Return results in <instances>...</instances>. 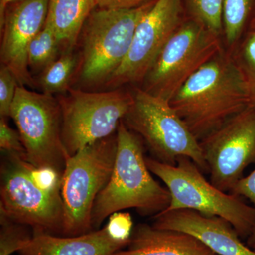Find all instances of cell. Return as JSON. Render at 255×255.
I'll return each instance as SVG.
<instances>
[{
  "instance_id": "7a4b0ae2",
  "label": "cell",
  "mask_w": 255,
  "mask_h": 255,
  "mask_svg": "<svg viewBox=\"0 0 255 255\" xmlns=\"http://www.w3.org/2000/svg\"><path fill=\"white\" fill-rule=\"evenodd\" d=\"M117 151L112 175L99 194L92 211L93 231L111 215L134 209L142 216H154L167 210L170 193L152 177L144 154L141 137L126 126L117 130Z\"/></svg>"
},
{
  "instance_id": "4dcf8cb0",
  "label": "cell",
  "mask_w": 255,
  "mask_h": 255,
  "mask_svg": "<svg viewBox=\"0 0 255 255\" xmlns=\"http://www.w3.org/2000/svg\"><path fill=\"white\" fill-rule=\"evenodd\" d=\"M253 249L255 251V246H253Z\"/></svg>"
},
{
  "instance_id": "5b68a950",
  "label": "cell",
  "mask_w": 255,
  "mask_h": 255,
  "mask_svg": "<svg viewBox=\"0 0 255 255\" xmlns=\"http://www.w3.org/2000/svg\"><path fill=\"white\" fill-rule=\"evenodd\" d=\"M117 151L116 132L82 147L67 159L60 184L65 213L62 236L73 237L93 231L92 209L110 180Z\"/></svg>"
},
{
  "instance_id": "e0dca14e",
  "label": "cell",
  "mask_w": 255,
  "mask_h": 255,
  "mask_svg": "<svg viewBox=\"0 0 255 255\" xmlns=\"http://www.w3.org/2000/svg\"><path fill=\"white\" fill-rule=\"evenodd\" d=\"M95 6V0H49L46 22L59 41L61 54L74 50L82 27Z\"/></svg>"
},
{
  "instance_id": "f1b7e54d",
  "label": "cell",
  "mask_w": 255,
  "mask_h": 255,
  "mask_svg": "<svg viewBox=\"0 0 255 255\" xmlns=\"http://www.w3.org/2000/svg\"><path fill=\"white\" fill-rule=\"evenodd\" d=\"M16 0H1L0 4V26H2L4 23L5 15H6V9L7 5Z\"/></svg>"
},
{
  "instance_id": "ba28073f",
  "label": "cell",
  "mask_w": 255,
  "mask_h": 255,
  "mask_svg": "<svg viewBox=\"0 0 255 255\" xmlns=\"http://www.w3.org/2000/svg\"><path fill=\"white\" fill-rule=\"evenodd\" d=\"M223 50L220 37L192 18H186L161 50L140 88L169 102L196 72Z\"/></svg>"
},
{
  "instance_id": "603a6c76",
  "label": "cell",
  "mask_w": 255,
  "mask_h": 255,
  "mask_svg": "<svg viewBox=\"0 0 255 255\" xmlns=\"http://www.w3.org/2000/svg\"><path fill=\"white\" fill-rule=\"evenodd\" d=\"M0 255L18 253L33 237L31 228L14 222L3 215H0Z\"/></svg>"
},
{
  "instance_id": "4fadbf2b",
  "label": "cell",
  "mask_w": 255,
  "mask_h": 255,
  "mask_svg": "<svg viewBox=\"0 0 255 255\" xmlns=\"http://www.w3.org/2000/svg\"><path fill=\"white\" fill-rule=\"evenodd\" d=\"M49 0H23L5 15L1 26V65L9 69L21 86L33 87L28 66L30 43L44 27Z\"/></svg>"
},
{
  "instance_id": "8fae6325",
  "label": "cell",
  "mask_w": 255,
  "mask_h": 255,
  "mask_svg": "<svg viewBox=\"0 0 255 255\" xmlns=\"http://www.w3.org/2000/svg\"><path fill=\"white\" fill-rule=\"evenodd\" d=\"M199 142L210 182L231 192L245 169L255 164V106H248Z\"/></svg>"
},
{
  "instance_id": "ac0fdd59",
  "label": "cell",
  "mask_w": 255,
  "mask_h": 255,
  "mask_svg": "<svg viewBox=\"0 0 255 255\" xmlns=\"http://www.w3.org/2000/svg\"><path fill=\"white\" fill-rule=\"evenodd\" d=\"M80 56L74 50L62 53L53 63L41 73L39 85L43 93L53 95H65L71 89V82L75 77Z\"/></svg>"
},
{
  "instance_id": "cb8c5ba5",
  "label": "cell",
  "mask_w": 255,
  "mask_h": 255,
  "mask_svg": "<svg viewBox=\"0 0 255 255\" xmlns=\"http://www.w3.org/2000/svg\"><path fill=\"white\" fill-rule=\"evenodd\" d=\"M19 86L17 79L12 72L4 65L0 68V117H10L11 105L14 102L16 90Z\"/></svg>"
},
{
  "instance_id": "30bf717a",
  "label": "cell",
  "mask_w": 255,
  "mask_h": 255,
  "mask_svg": "<svg viewBox=\"0 0 255 255\" xmlns=\"http://www.w3.org/2000/svg\"><path fill=\"white\" fill-rule=\"evenodd\" d=\"M10 118L17 127L28 162L63 175L69 157L62 138V113L58 99L19 85Z\"/></svg>"
},
{
  "instance_id": "3957f363",
  "label": "cell",
  "mask_w": 255,
  "mask_h": 255,
  "mask_svg": "<svg viewBox=\"0 0 255 255\" xmlns=\"http://www.w3.org/2000/svg\"><path fill=\"white\" fill-rule=\"evenodd\" d=\"M154 0L132 9L93 10L78 41L80 60L75 77L82 88L105 85L127 58L139 21Z\"/></svg>"
},
{
  "instance_id": "6da1fadb",
  "label": "cell",
  "mask_w": 255,
  "mask_h": 255,
  "mask_svg": "<svg viewBox=\"0 0 255 255\" xmlns=\"http://www.w3.org/2000/svg\"><path fill=\"white\" fill-rule=\"evenodd\" d=\"M199 142L249 106L232 53L223 49L191 77L169 101Z\"/></svg>"
},
{
  "instance_id": "f546056e",
  "label": "cell",
  "mask_w": 255,
  "mask_h": 255,
  "mask_svg": "<svg viewBox=\"0 0 255 255\" xmlns=\"http://www.w3.org/2000/svg\"><path fill=\"white\" fill-rule=\"evenodd\" d=\"M247 245L251 248L255 246V226L249 237L247 238Z\"/></svg>"
},
{
  "instance_id": "7c38bea8",
  "label": "cell",
  "mask_w": 255,
  "mask_h": 255,
  "mask_svg": "<svg viewBox=\"0 0 255 255\" xmlns=\"http://www.w3.org/2000/svg\"><path fill=\"white\" fill-rule=\"evenodd\" d=\"M184 9L183 0H154L137 24L127 58L105 86L115 89L126 84L141 83L161 50L182 24Z\"/></svg>"
},
{
  "instance_id": "9c48e42d",
  "label": "cell",
  "mask_w": 255,
  "mask_h": 255,
  "mask_svg": "<svg viewBox=\"0 0 255 255\" xmlns=\"http://www.w3.org/2000/svg\"><path fill=\"white\" fill-rule=\"evenodd\" d=\"M62 138L68 157L117 132L132 103V92H91L71 88L58 97Z\"/></svg>"
},
{
  "instance_id": "d4e9b609",
  "label": "cell",
  "mask_w": 255,
  "mask_h": 255,
  "mask_svg": "<svg viewBox=\"0 0 255 255\" xmlns=\"http://www.w3.org/2000/svg\"><path fill=\"white\" fill-rule=\"evenodd\" d=\"M108 219L105 227L111 237L115 241L128 245L134 229L133 221L130 214L119 211L111 215Z\"/></svg>"
},
{
  "instance_id": "52a82bcc",
  "label": "cell",
  "mask_w": 255,
  "mask_h": 255,
  "mask_svg": "<svg viewBox=\"0 0 255 255\" xmlns=\"http://www.w3.org/2000/svg\"><path fill=\"white\" fill-rule=\"evenodd\" d=\"M2 153L0 215L28 226L33 233L62 236L65 213L60 189L48 190L38 186L24 156Z\"/></svg>"
},
{
  "instance_id": "ffe728a7",
  "label": "cell",
  "mask_w": 255,
  "mask_h": 255,
  "mask_svg": "<svg viewBox=\"0 0 255 255\" xmlns=\"http://www.w3.org/2000/svg\"><path fill=\"white\" fill-rule=\"evenodd\" d=\"M253 0H223V35L226 45L237 44L249 15Z\"/></svg>"
},
{
  "instance_id": "8992f818",
  "label": "cell",
  "mask_w": 255,
  "mask_h": 255,
  "mask_svg": "<svg viewBox=\"0 0 255 255\" xmlns=\"http://www.w3.org/2000/svg\"><path fill=\"white\" fill-rule=\"evenodd\" d=\"M132 95V105L123 121L141 137L152 157L169 165L176 164L180 157H187L203 172H209L200 142L169 102L140 87L134 89Z\"/></svg>"
},
{
  "instance_id": "44dd1931",
  "label": "cell",
  "mask_w": 255,
  "mask_h": 255,
  "mask_svg": "<svg viewBox=\"0 0 255 255\" xmlns=\"http://www.w3.org/2000/svg\"><path fill=\"white\" fill-rule=\"evenodd\" d=\"M189 18L221 38L223 35V0H183Z\"/></svg>"
},
{
  "instance_id": "83f0119b",
  "label": "cell",
  "mask_w": 255,
  "mask_h": 255,
  "mask_svg": "<svg viewBox=\"0 0 255 255\" xmlns=\"http://www.w3.org/2000/svg\"><path fill=\"white\" fill-rule=\"evenodd\" d=\"M152 1V0H150ZM148 0H95L100 9H132L149 2Z\"/></svg>"
},
{
  "instance_id": "5bb4252c",
  "label": "cell",
  "mask_w": 255,
  "mask_h": 255,
  "mask_svg": "<svg viewBox=\"0 0 255 255\" xmlns=\"http://www.w3.org/2000/svg\"><path fill=\"white\" fill-rule=\"evenodd\" d=\"M152 226L191 235L217 255H255L244 244L232 225L219 216H209L189 209L164 211L153 217Z\"/></svg>"
},
{
  "instance_id": "277c9868",
  "label": "cell",
  "mask_w": 255,
  "mask_h": 255,
  "mask_svg": "<svg viewBox=\"0 0 255 255\" xmlns=\"http://www.w3.org/2000/svg\"><path fill=\"white\" fill-rule=\"evenodd\" d=\"M145 160L150 172L162 181L170 193V204L165 211L189 209L219 216L231 223L242 239L249 237L255 226V206L209 182L191 159L180 157L174 165L153 157H146Z\"/></svg>"
},
{
  "instance_id": "4316f807",
  "label": "cell",
  "mask_w": 255,
  "mask_h": 255,
  "mask_svg": "<svg viewBox=\"0 0 255 255\" xmlns=\"http://www.w3.org/2000/svg\"><path fill=\"white\" fill-rule=\"evenodd\" d=\"M230 193L247 198L255 207V169L249 175L240 179Z\"/></svg>"
},
{
  "instance_id": "484cf974",
  "label": "cell",
  "mask_w": 255,
  "mask_h": 255,
  "mask_svg": "<svg viewBox=\"0 0 255 255\" xmlns=\"http://www.w3.org/2000/svg\"><path fill=\"white\" fill-rule=\"evenodd\" d=\"M0 149L1 152L4 153L26 157V151L19 132L10 127L6 119L4 118L0 119Z\"/></svg>"
},
{
  "instance_id": "7402d4cb",
  "label": "cell",
  "mask_w": 255,
  "mask_h": 255,
  "mask_svg": "<svg viewBox=\"0 0 255 255\" xmlns=\"http://www.w3.org/2000/svg\"><path fill=\"white\" fill-rule=\"evenodd\" d=\"M232 55L243 76L249 106H255V31L247 36Z\"/></svg>"
},
{
  "instance_id": "2e32d148",
  "label": "cell",
  "mask_w": 255,
  "mask_h": 255,
  "mask_svg": "<svg viewBox=\"0 0 255 255\" xmlns=\"http://www.w3.org/2000/svg\"><path fill=\"white\" fill-rule=\"evenodd\" d=\"M113 255H217L199 239L182 231L140 223L127 248Z\"/></svg>"
},
{
  "instance_id": "9a60e30c",
  "label": "cell",
  "mask_w": 255,
  "mask_h": 255,
  "mask_svg": "<svg viewBox=\"0 0 255 255\" xmlns=\"http://www.w3.org/2000/svg\"><path fill=\"white\" fill-rule=\"evenodd\" d=\"M127 243L115 241L105 226L73 237L48 233H33L18 255H113L127 248Z\"/></svg>"
},
{
  "instance_id": "d6986e66",
  "label": "cell",
  "mask_w": 255,
  "mask_h": 255,
  "mask_svg": "<svg viewBox=\"0 0 255 255\" xmlns=\"http://www.w3.org/2000/svg\"><path fill=\"white\" fill-rule=\"evenodd\" d=\"M60 55L59 41L53 28L46 22L28 47L27 61L30 73H41Z\"/></svg>"
}]
</instances>
